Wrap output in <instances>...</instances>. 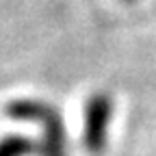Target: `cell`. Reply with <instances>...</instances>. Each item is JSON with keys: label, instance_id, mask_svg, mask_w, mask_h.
Returning a JSON list of instances; mask_svg holds the SVG:
<instances>
[{"label": "cell", "instance_id": "1", "mask_svg": "<svg viewBox=\"0 0 156 156\" xmlns=\"http://www.w3.org/2000/svg\"><path fill=\"white\" fill-rule=\"evenodd\" d=\"M11 119L37 124L41 128V154L39 156H69L67 154V132L63 117L54 106L41 100H11L5 106Z\"/></svg>", "mask_w": 156, "mask_h": 156}, {"label": "cell", "instance_id": "2", "mask_svg": "<svg viewBox=\"0 0 156 156\" xmlns=\"http://www.w3.org/2000/svg\"><path fill=\"white\" fill-rule=\"evenodd\" d=\"M111 117H113V100L108 93H93L85 102L83 145L89 154H102L106 150Z\"/></svg>", "mask_w": 156, "mask_h": 156}, {"label": "cell", "instance_id": "3", "mask_svg": "<svg viewBox=\"0 0 156 156\" xmlns=\"http://www.w3.org/2000/svg\"><path fill=\"white\" fill-rule=\"evenodd\" d=\"M41 143L24 134H7L0 139V156H39Z\"/></svg>", "mask_w": 156, "mask_h": 156}, {"label": "cell", "instance_id": "4", "mask_svg": "<svg viewBox=\"0 0 156 156\" xmlns=\"http://www.w3.org/2000/svg\"><path fill=\"white\" fill-rule=\"evenodd\" d=\"M126 2H132V0H126Z\"/></svg>", "mask_w": 156, "mask_h": 156}]
</instances>
